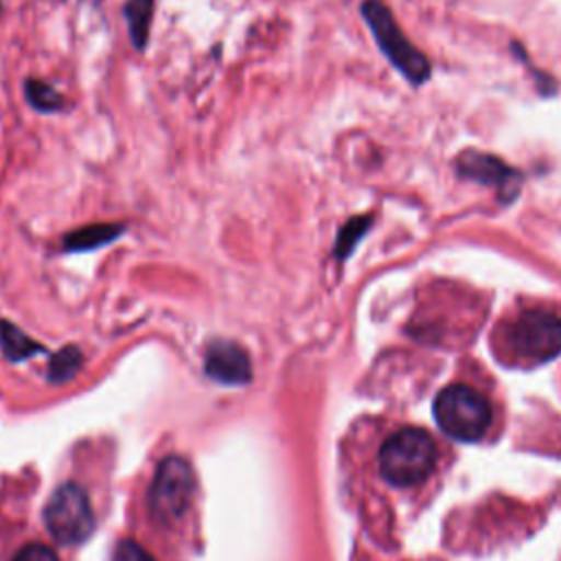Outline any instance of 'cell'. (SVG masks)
I'll return each mask as SVG.
<instances>
[{"mask_svg":"<svg viewBox=\"0 0 561 561\" xmlns=\"http://www.w3.org/2000/svg\"><path fill=\"white\" fill-rule=\"evenodd\" d=\"M434 416L447 436L473 443L486 434L493 412L489 399L480 390L465 383H451L436 394Z\"/></svg>","mask_w":561,"mask_h":561,"instance_id":"4","label":"cell"},{"mask_svg":"<svg viewBox=\"0 0 561 561\" xmlns=\"http://www.w3.org/2000/svg\"><path fill=\"white\" fill-rule=\"evenodd\" d=\"M13 561H59V557L55 554L53 548H48L44 543H31V546H24L13 557Z\"/></svg>","mask_w":561,"mask_h":561,"instance_id":"16","label":"cell"},{"mask_svg":"<svg viewBox=\"0 0 561 561\" xmlns=\"http://www.w3.org/2000/svg\"><path fill=\"white\" fill-rule=\"evenodd\" d=\"M436 465V445L425 430L403 427L379 449V471L394 486H412Z\"/></svg>","mask_w":561,"mask_h":561,"instance_id":"2","label":"cell"},{"mask_svg":"<svg viewBox=\"0 0 561 561\" xmlns=\"http://www.w3.org/2000/svg\"><path fill=\"white\" fill-rule=\"evenodd\" d=\"M204 370L210 379L226 386L248 383L252 377V366L248 353L230 340H215L206 348Z\"/></svg>","mask_w":561,"mask_h":561,"instance_id":"8","label":"cell"},{"mask_svg":"<svg viewBox=\"0 0 561 561\" xmlns=\"http://www.w3.org/2000/svg\"><path fill=\"white\" fill-rule=\"evenodd\" d=\"M24 94H26V101L31 103V107H35L37 112H57L64 105L61 94L53 85H48L46 81H39V79H26Z\"/></svg>","mask_w":561,"mask_h":561,"instance_id":"13","label":"cell"},{"mask_svg":"<svg viewBox=\"0 0 561 561\" xmlns=\"http://www.w3.org/2000/svg\"><path fill=\"white\" fill-rule=\"evenodd\" d=\"M151 15H153V0H127L125 20L129 26V39L138 50H142L147 44Z\"/></svg>","mask_w":561,"mask_h":561,"instance_id":"11","label":"cell"},{"mask_svg":"<svg viewBox=\"0 0 561 561\" xmlns=\"http://www.w3.org/2000/svg\"><path fill=\"white\" fill-rule=\"evenodd\" d=\"M454 167L460 178L493 188L495 197L502 204H511L522 191L524 175L493 153L480 149H465L458 153Z\"/></svg>","mask_w":561,"mask_h":561,"instance_id":"7","label":"cell"},{"mask_svg":"<svg viewBox=\"0 0 561 561\" xmlns=\"http://www.w3.org/2000/svg\"><path fill=\"white\" fill-rule=\"evenodd\" d=\"M0 348L11 362H20L44 351L35 340H31L24 331L7 320H0Z\"/></svg>","mask_w":561,"mask_h":561,"instance_id":"10","label":"cell"},{"mask_svg":"<svg viewBox=\"0 0 561 561\" xmlns=\"http://www.w3.org/2000/svg\"><path fill=\"white\" fill-rule=\"evenodd\" d=\"M362 18L366 20L379 50L399 70V75L405 77V81H410L412 85H421L430 79L432 66L427 57L405 37L392 11L381 0H364Z\"/></svg>","mask_w":561,"mask_h":561,"instance_id":"3","label":"cell"},{"mask_svg":"<svg viewBox=\"0 0 561 561\" xmlns=\"http://www.w3.org/2000/svg\"><path fill=\"white\" fill-rule=\"evenodd\" d=\"M44 522L53 539L64 546L85 541L94 528V513L88 493L75 482L57 486L46 502Z\"/></svg>","mask_w":561,"mask_h":561,"instance_id":"5","label":"cell"},{"mask_svg":"<svg viewBox=\"0 0 561 561\" xmlns=\"http://www.w3.org/2000/svg\"><path fill=\"white\" fill-rule=\"evenodd\" d=\"M81 366V351L77 346H66L50 357L48 379L55 383L68 381Z\"/></svg>","mask_w":561,"mask_h":561,"instance_id":"14","label":"cell"},{"mask_svg":"<svg viewBox=\"0 0 561 561\" xmlns=\"http://www.w3.org/2000/svg\"><path fill=\"white\" fill-rule=\"evenodd\" d=\"M373 226V217L370 215H355L351 217L335 237V245H333V256L337 261H346L353 250L357 248V243L364 239V234L370 230Z\"/></svg>","mask_w":561,"mask_h":561,"instance_id":"12","label":"cell"},{"mask_svg":"<svg viewBox=\"0 0 561 561\" xmlns=\"http://www.w3.org/2000/svg\"><path fill=\"white\" fill-rule=\"evenodd\" d=\"M114 561H153V557L140 543H136L131 539H123L116 546Z\"/></svg>","mask_w":561,"mask_h":561,"instance_id":"15","label":"cell"},{"mask_svg":"<svg viewBox=\"0 0 561 561\" xmlns=\"http://www.w3.org/2000/svg\"><path fill=\"white\" fill-rule=\"evenodd\" d=\"M502 348L508 362L537 366L561 353V318L546 309H526L515 316L504 333Z\"/></svg>","mask_w":561,"mask_h":561,"instance_id":"1","label":"cell"},{"mask_svg":"<svg viewBox=\"0 0 561 561\" xmlns=\"http://www.w3.org/2000/svg\"><path fill=\"white\" fill-rule=\"evenodd\" d=\"M123 232H125L123 224H88L64 237V250L68 252L96 250L116 241Z\"/></svg>","mask_w":561,"mask_h":561,"instance_id":"9","label":"cell"},{"mask_svg":"<svg viewBox=\"0 0 561 561\" xmlns=\"http://www.w3.org/2000/svg\"><path fill=\"white\" fill-rule=\"evenodd\" d=\"M195 476L191 465L180 456H169L160 462L149 489V508L158 522L180 519L193 497Z\"/></svg>","mask_w":561,"mask_h":561,"instance_id":"6","label":"cell"}]
</instances>
